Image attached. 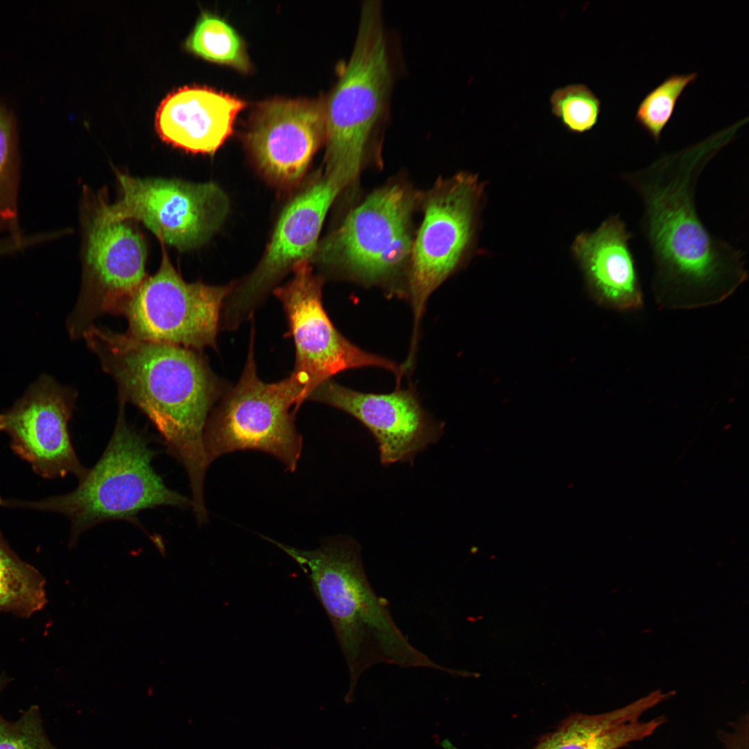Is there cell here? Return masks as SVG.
<instances>
[{
    "instance_id": "obj_1",
    "label": "cell",
    "mask_w": 749,
    "mask_h": 749,
    "mask_svg": "<svg viewBox=\"0 0 749 749\" xmlns=\"http://www.w3.org/2000/svg\"><path fill=\"white\" fill-rule=\"evenodd\" d=\"M709 149L667 156L621 175L642 203L652 290L661 307L718 304L748 277L743 251L712 234L696 209L698 182L712 155Z\"/></svg>"
},
{
    "instance_id": "obj_2",
    "label": "cell",
    "mask_w": 749,
    "mask_h": 749,
    "mask_svg": "<svg viewBox=\"0 0 749 749\" xmlns=\"http://www.w3.org/2000/svg\"><path fill=\"white\" fill-rule=\"evenodd\" d=\"M82 338L117 383L119 402L137 406L157 428L169 454L187 473L193 508H204L210 465L204 431L226 384L196 350L139 340L94 324Z\"/></svg>"
},
{
    "instance_id": "obj_3",
    "label": "cell",
    "mask_w": 749,
    "mask_h": 749,
    "mask_svg": "<svg viewBox=\"0 0 749 749\" xmlns=\"http://www.w3.org/2000/svg\"><path fill=\"white\" fill-rule=\"evenodd\" d=\"M264 538L299 565L324 608L349 672L350 685L344 698L346 703L354 700L360 677L375 664L462 674L436 663L411 644L394 621L388 601L372 587L360 545L354 539L338 536L326 540L316 549L308 550Z\"/></svg>"
},
{
    "instance_id": "obj_4",
    "label": "cell",
    "mask_w": 749,
    "mask_h": 749,
    "mask_svg": "<svg viewBox=\"0 0 749 749\" xmlns=\"http://www.w3.org/2000/svg\"><path fill=\"white\" fill-rule=\"evenodd\" d=\"M400 61L381 2L363 1L351 56L325 100V171L338 174L347 185L387 128Z\"/></svg>"
},
{
    "instance_id": "obj_5",
    "label": "cell",
    "mask_w": 749,
    "mask_h": 749,
    "mask_svg": "<svg viewBox=\"0 0 749 749\" xmlns=\"http://www.w3.org/2000/svg\"><path fill=\"white\" fill-rule=\"evenodd\" d=\"M125 404L119 402L114 429L102 456L74 490L38 501L0 496V506L65 516L71 524V548L83 533L98 524L123 520L139 526L137 516L144 510L192 506L191 499L168 488L154 470L156 451L144 433L126 421Z\"/></svg>"
},
{
    "instance_id": "obj_6",
    "label": "cell",
    "mask_w": 749,
    "mask_h": 749,
    "mask_svg": "<svg viewBox=\"0 0 749 749\" xmlns=\"http://www.w3.org/2000/svg\"><path fill=\"white\" fill-rule=\"evenodd\" d=\"M303 402V388L292 373L274 383L259 377L252 328L243 372L223 393L206 423L204 445L209 464L230 452L259 450L294 472L302 449L295 415Z\"/></svg>"
},
{
    "instance_id": "obj_7",
    "label": "cell",
    "mask_w": 749,
    "mask_h": 749,
    "mask_svg": "<svg viewBox=\"0 0 749 749\" xmlns=\"http://www.w3.org/2000/svg\"><path fill=\"white\" fill-rule=\"evenodd\" d=\"M234 284L185 282L162 251L160 267L123 306L130 336L200 352L217 348L223 303Z\"/></svg>"
},
{
    "instance_id": "obj_8",
    "label": "cell",
    "mask_w": 749,
    "mask_h": 749,
    "mask_svg": "<svg viewBox=\"0 0 749 749\" xmlns=\"http://www.w3.org/2000/svg\"><path fill=\"white\" fill-rule=\"evenodd\" d=\"M292 270L291 279L273 293L286 316L295 351L291 373L303 388L304 400L320 384L349 369L381 368L400 382L402 365L359 348L334 325L322 303L323 281L313 273L310 260L298 262Z\"/></svg>"
},
{
    "instance_id": "obj_9",
    "label": "cell",
    "mask_w": 749,
    "mask_h": 749,
    "mask_svg": "<svg viewBox=\"0 0 749 749\" xmlns=\"http://www.w3.org/2000/svg\"><path fill=\"white\" fill-rule=\"evenodd\" d=\"M415 200L411 189L401 184L377 190L347 215L316 253L321 261L366 284L386 280L411 257Z\"/></svg>"
},
{
    "instance_id": "obj_10",
    "label": "cell",
    "mask_w": 749,
    "mask_h": 749,
    "mask_svg": "<svg viewBox=\"0 0 749 749\" xmlns=\"http://www.w3.org/2000/svg\"><path fill=\"white\" fill-rule=\"evenodd\" d=\"M117 175L120 198L102 203L96 215L108 221L142 222L162 243L179 250L203 244L227 214V196L215 183Z\"/></svg>"
},
{
    "instance_id": "obj_11",
    "label": "cell",
    "mask_w": 749,
    "mask_h": 749,
    "mask_svg": "<svg viewBox=\"0 0 749 749\" xmlns=\"http://www.w3.org/2000/svg\"><path fill=\"white\" fill-rule=\"evenodd\" d=\"M482 189L476 176L461 173L437 183L427 196L411 255V352L429 296L455 269L470 243Z\"/></svg>"
},
{
    "instance_id": "obj_12",
    "label": "cell",
    "mask_w": 749,
    "mask_h": 749,
    "mask_svg": "<svg viewBox=\"0 0 749 749\" xmlns=\"http://www.w3.org/2000/svg\"><path fill=\"white\" fill-rule=\"evenodd\" d=\"M345 186L338 175L325 171L284 208L261 261L241 283L234 284L226 298L221 317L223 328L234 331L250 320L289 270L311 259L326 214Z\"/></svg>"
},
{
    "instance_id": "obj_13",
    "label": "cell",
    "mask_w": 749,
    "mask_h": 749,
    "mask_svg": "<svg viewBox=\"0 0 749 749\" xmlns=\"http://www.w3.org/2000/svg\"><path fill=\"white\" fill-rule=\"evenodd\" d=\"M77 394L54 377L42 374L13 404L0 412V432L13 453L43 479L74 475L87 469L79 460L69 431Z\"/></svg>"
},
{
    "instance_id": "obj_14",
    "label": "cell",
    "mask_w": 749,
    "mask_h": 749,
    "mask_svg": "<svg viewBox=\"0 0 749 749\" xmlns=\"http://www.w3.org/2000/svg\"><path fill=\"white\" fill-rule=\"evenodd\" d=\"M128 221H108L96 215L88 232L83 286L67 320L73 340L82 338L94 320L121 309L146 277L142 235Z\"/></svg>"
},
{
    "instance_id": "obj_15",
    "label": "cell",
    "mask_w": 749,
    "mask_h": 749,
    "mask_svg": "<svg viewBox=\"0 0 749 749\" xmlns=\"http://www.w3.org/2000/svg\"><path fill=\"white\" fill-rule=\"evenodd\" d=\"M325 139V99L276 98L257 107L245 144L268 180L291 187L301 180Z\"/></svg>"
},
{
    "instance_id": "obj_16",
    "label": "cell",
    "mask_w": 749,
    "mask_h": 749,
    "mask_svg": "<svg viewBox=\"0 0 749 749\" xmlns=\"http://www.w3.org/2000/svg\"><path fill=\"white\" fill-rule=\"evenodd\" d=\"M308 399L336 408L362 423L376 440L384 465L411 463L418 454L437 442L443 433V424L429 415L410 388L368 393L329 379Z\"/></svg>"
},
{
    "instance_id": "obj_17",
    "label": "cell",
    "mask_w": 749,
    "mask_h": 749,
    "mask_svg": "<svg viewBox=\"0 0 749 749\" xmlns=\"http://www.w3.org/2000/svg\"><path fill=\"white\" fill-rule=\"evenodd\" d=\"M245 105L212 88L183 87L162 101L155 128L168 144L189 152L214 154L232 134L234 121Z\"/></svg>"
},
{
    "instance_id": "obj_18",
    "label": "cell",
    "mask_w": 749,
    "mask_h": 749,
    "mask_svg": "<svg viewBox=\"0 0 749 749\" xmlns=\"http://www.w3.org/2000/svg\"><path fill=\"white\" fill-rule=\"evenodd\" d=\"M632 234L619 214L593 232L579 235L573 250L596 298L617 311L639 309L644 298L633 255Z\"/></svg>"
},
{
    "instance_id": "obj_19",
    "label": "cell",
    "mask_w": 749,
    "mask_h": 749,
    "mask_svg": "<svg viewBox=\"0 0 749 749\" xmlns=\"http://www.w3.org/2000/svg\"><path fill=\"white\" fill-rule=\"evenodd\" d=\"M655 691L627 705L598 714H572L541 737L533 749H619L653 734L663 716L641 720L648 709L672 696Z\"/></svg>"
},
{
    "instance_id": "obj_20",
    "label": "cell",
    "mask_w": 749,
    "mask_h": 749,
    "mask_svg": "<svg viewBox=\"0 0 749 749\" xmlns=\"http://www.w3.org/2000/svg\"><path fill=\"white\" fill-rule=\"evenodd\" d=\"M46 580L21 560L0 531V613L28 619L44 608Z\"/></svg>"
},
{
    "instance_id": "obj_21",
    "label": "cell",
    "mask_w": 749,
    "mask_h": 749,
    "mask_svg": "<svg viewBox=\"0 0 749 749\" xmlns=\"http://www.w3.org/2000/svg\"><path fill=\"white\" fill-rule=\"evenodd\" d=\"M20 179L17 119L0 98V236L24 232L19 221Z\"/></svg>"
},
{
    "instance_id": "obj_22",
    "label": "cell",
    "mask_w": 749,
    "mask_h": 749,
    "mask_svg": "<svg viewBox=\"0 0 749 749\" xmlns=\"http://www.w3.org/2000/svg\"><path fill=\"white\" fill-rule=\"evenodd\" d=\"M187 49L210 62L248 71L250 62L244 42L223 18L203 12L186 40Z\"/></svg>"
},
{
    "instance_id": "obj_23",
    "label": "cell",
    "mask_w": 749,
    "mask_h": 749,
    "mask_svg": "<svg viewBox=\"0 0 749 749\" xmlns=\"http://www.w3.org/2000/svg\"><path fill=\"white\" fill-rule=\"evenodd\" d=\"M697 77L696 72L671 75L640 102L635 119L655 142L659 141L662 132L671 119L684 90Z\"/></svg>"
},
{
    "instance_id": "obj_24",
    "label": "cell",
    "mask_w": 749,
    "mask_h": 749,
    "mask_svg": "<svg viewBox=\"0 0 749 749\" xmlns=\"http://www.w3.org/2000/svg\"><path fill=\"white\" fill-rule=\"evenodd\" d=\"M549 103L552 114L571 132L585 133L598 123L601 101L584 84H569L555 89Z\"/></svg>"
},
{
    "instance_id": "obj_25",
    "label": "cell",
    "mask_w": 749,
    "mask_h": 749,
    "mask_svg": "<svg viewBox=\"0 0 749 749\" xmlns=\"http://www.w3.org/2000/svg\"><path fill=\"white\" fill-rule=\"evenodd\" d=\"M12 680L4 672L0 674V697ZM0 749L58 748L47 736L39 706L32 705L16 720L6 718L0 711Z\"/></svg>"
},
{
    "instance_id": "obj_26",
    "label": "cell",
    "mask_w": 749,
    "mask_h": 749,
    "mask_svg": "<svg viewBox=\"0 0 749 749\" xmlns=\"http://www.w3.org/2000/svg\"><path fill=\"white\" fill-rule=\"evenodd\" d=\"M734 732L723 737L726 749H748V719L741 720L736 726Z\"/></svg>"
}]
</instances>
